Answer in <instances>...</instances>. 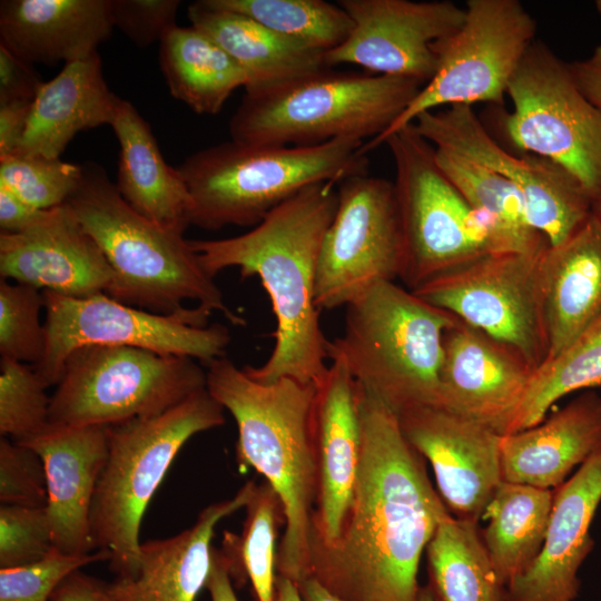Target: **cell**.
I'll use <instances>...</instances> for the list:
<instances>
[{
  "mask_svg": "<svg viewBox=\"0 0 601 601\" xmlns=\"http://www.w3.org/2000/svg\"><path fill=\"white\" fill-rule=\"evenodd\" d=\"M32 101L0 104V157L14 154L21 144Z\"/></svg>",
  "mask_w": 601,
  "mask_h": 601,
  "instance_id": "obj_46",
  "label": "cell"
},
{
  "mask_svg": "<svg viewBox=\"0 0 601 601\" xmlns=\"http://www.w3.org/2000/svg\"><path fill=\"white\" fill-rule=\"evenodd\" d=\"M110 126L119 144L115 185L120 196L149 220L185 233L190 225V195L178 168L164 159L149 124L120 98Z\"/></svg>",
  "mask_w": 601,
  "mask_h": 601,
  "instance_id": "obj_29",
  "label": "cell"
},
{
  "mask_svg": "<svg viewBox=\"0 0 601 601\" xmlns=\"http://www.w3.org/2000/svg\"><path fill=\"white\" fill-rule=\"evenodd\" d=\"M343 334L328 341L355 382L396 415L440 406L446 331L456 317L394 280L380 282L346 307Z\"/></svg>",
  "mask_w": 601,
  "mask_h": 601,
  "instance_id": "obj_5",
  "label": "cell"
},
{
  "mask_svg": "<svg viewBox=\"0 0 601 601\" xmlns=\"http://www.w3.org/2000/svg\"><path fill=\"white\" fill-rule=\"evenodd\" d=\"M274 601H304L297 584L284 577L277 574L275 582V599Z\"/></svg>",
  "mask_w": 601,
  "mask_h": 601,
  "instance_id": "obj_52",
  "label": "cell"
},
{
  "mask_svg": "<svg viewBox=\"0 0 601 601\" xmlns=\"http://www.w3.org/2000/svg\"><path fill=\"white\" fill-rule=\"evenodd\" d=\"M403 243L400 278L410 290L493 254L485 216L440 168L435 148L408 124L388 135Z\"/></svg>",
  "mask_w": 601,
  "mask_h": 601,
  "instance_id": "obj_9",
  "label": "cell"
},
{
  "mask_svg": "<svg viewBox=\"0 0 601 601\" xmlns=\"http://www.w3.org/2000/svg\"><path fill=\"white\" fill-rule=\"evenodd\" d=\"M46 348L32 366L49 386L61 378L68 356L82 346H131L186 356L208 365L225 356L230 343L223 324L194 326L176 316L121 303L107 294L69 297L42 292Z\"/></svg>",
  "mask_w": 601,
  "mask_h": 601,
  "instance_id": "obj_13",
  "label": "cell"
},
{
  "mask_svg": "<svg viewBox=\"0 0 601 601\" xmlns=\"http://www.w3.org/2000/svg\"><path fill=\"white\" fill-rule=\"evenodd\" d=\"M53 548L52 531L46 508L1 504V569L36 562Z\"/></svg>",
  "mask_w": 601,
  "mask_h": 601,
  "instance_id": "obj_42",
  "label": "cell"
},
{
  "mask_svg": "<svg viewBox=\"0 0 601 601\" xmlns=\"http://www.w3.org/2000/svg\"><path fill=\"white\" fill-rule=\"evenodd\" d=\"M512 110L496 114L506 140L570 173L592 203L601 196V108L575 83L569 63L535 40L506 90Z\"/></svg>",
  "mask_w": 601,
  "mask_h": 601,
  "instance_id": "obj_11",
  "label": "cell"
},
{
  "mask_svg": "<svg viewBox=\"0 0 601 601\" xmlns=\"http://www.w3.org/2000/svg\"><path fill=\"white\" fill-rule=\"evenodd\" d=\"M82 166L37 155L0 157V186L41 210L65 205L80 185Z\"/></svg>",
  "mask_w": 601,
  "mask_h": 601,
  "instance_id": "obj_38",
  "label": "cell"
},
{
  "mask_svg": "<svg viewBox=\"0 0 601 601\" xmlns=\"http://www.w3.org/2000/svg\"><path fill=\"white\" fill-rule=\"evenodd\" d=\"M418 601H433L432 594H431L427 585L421 587L420 594H418Z\"/></svg>",
  "mask_w": 601,
  "mask_h": 601,
  "instance_id": "obj_54",
  "label": "cell"
},
{
  "mask_svg": "<svg viewBox=\"0 0 601 601\" xmlns=\"http://www.w3.org/2000/svg\"><path fill=\"white\" fill-rule=\"evenodd\" d=\"M106 550L81 555L53 548L42 559L0 570V601H50L58 585L72 572L98 561H109Z\"/></svg>",
  "mask_w": 601,
  "mask_h": 601,
  "instance_id": "obj_41",
  "label": "cell"
},
{
  "mask_svg": "<svg viewBox=\"0 0 601 601\" xmlns=\"http://www.w3.org/2000/svg\"><path fill=\"white\" fill-rule=\"evenodd\" d=\"M1 504L46 508L48 501L45 464L31 447L9 437L0 439Z\"/></svg>",
  "mask_w": 601,
  "mask_h": 601,
  "instance_id": "obj_43",
  "label": "cell"
},
{
  "mask_svg": "<svg viewBox=\"0 0 601 601\" xmlns=\"http://www.w3.org/2000/svg\"><path fill=\"white\" fill-rule=\"evenodd\" d=\"M353 28L325 53L328 68L355 65L374 75L428 82L439 45L463 24L465 8L452 1L339 0Z\"/></svg>",
  "mask_w": 601,
  "mask_h": 601,
  "instance_id": "obj_17",
  "label": "cell"
},
{
  "mask_svg": "<svg viewBox=\"0 0 601 601\" xmlns=\"http://www.w3.org/2000/svg\"><path fill=\"white\" fill-rule=\"evenodd\" d=\"M600 384L601 319L534 371L509 434L542 422L550 407L563 396Z\"/></svg>",
  "mask_w": 601,
  "mask_h": 601,
  "instance_id": "obj_35",
  "label": "cell"
},
{
  "mask_svg": "<svg viewBox=\"0 0 601 601\" xmlns=\"http://www.w3.org/2000/svg\"><path fill=\"white\" fill-rule=\"evenodd\" d=\"M591 214L601 224V196L592 203Z\"/></svg>",
  "mask_w": 601,
  "mask_h": 601,
  "instance_id": "obj_53",
  "label": "cell"
},
{
  "mask_svg": "<svg viewBox=\"0 0 601 601\" xmlns=\"http://www.w3.org/2000/svg\"><path fill=\"white\" fill-rule=\"evenodd\" d=\"M435 158L442 171L472 208L487 214L521 235L543 237L531 226L524 198L510 180L450 151L435 148Z\"/></svg>",
  "mask_w": 601,
  "mask_h": 601,
  "instance_id": "obj_37",
  "label": "cell"
},
{
  "mask_svg": "<svg viewBox=\"0 0 601 601\" xmlns=\"http://www.w3.org/2000/svg\"><path fill=\"white\" fill-rule=\"evenodd\" d=\"M337 189L317 262L319 311L346 307L373 285L400 278L403 264L394 183L364 173L342 180Z\"/></svg>",
  "mask_w": 601,
  "mask_h": 601,
  "instance_id": "obj_15",
  "label": "cell"
},
{
  "mask_svg": "<svg viewBox=\"0 0 601 601\" xmlns=\"http://www.w3.org/2000/svg\"><path fill=\"white\" fill-rule=\"evenodd\" d=\"M534 371L514 348L457 318L444 336L440 406L506 435Z\"/></svg>",
  "mask_w": 601,
  "mask_h": 601,
  "instance_id": "obj_19",
  "label": "cell"
},
{
  "mask_svg": "<svg viewBox=\"0 0 601 601\" xmlns=\"http://www.w3.org/2000/svg\"><path fill=\"white\" fill-rule=\"evenodd\" d=\"M207 367V391L237 425L238 466L242 471L254 467L279 497L285 530L276 571L297 584L311 577L309 541L318 486L314 436L317 385L290 377L260 383L226 356Z\"/></svg>",
  "mask_w": 601,
  "mask_h": 601,
  "instance_id": "obj_3",
  "label": "cell"
},
{
  "mask_svg": "<svg viewBox=\"0 0 601 601\" xmlns=\"http://www.w3.org/2000/svg\"><path fill=\"white\" fill-rule=\"evenodd\" d=\"M541 268L550 361L601 319V224L592 214L564 243L546 246Z\"/></svg>",
  "mask_w": 601,
  "mask_h": 601,
  "instance_id": "obj_27",
  "label": "cell"
},
{
  "mask_svg": "<svg viewBox=\"0 0 601 601\" xmlns=\"http://www.w3.org/2000/svg\"><path fill=\"white\" fill-rule=\"evenodd\" d=\"M114 28L111 0L0 2V42L30 63L85 59Z\"/></svg>",
  "mask_w": 601,
  "mask_h": 601,
  "instance_id": "obj_25",
  "label": "cell"
},
{
  "mask_svg": "<svg viewBox=\"0 0 601 601\" xmlns=\"http://www.w3.org/2000/svg\"><path fill=\"white\" fill-rule=\"evenodd\" d=\"M479 522L449 515L426 546L433 601H506Z\"/></svg>",
  "mask_w": 601,
  "mask_h": 601,
  "instance_id": "obj_33",
  "label": "cell"
},
{
  "mask_svg": "<svg viewBox=\"0 0 601 601\" xmlns=\"http://www.w3.org/2000/svg\"><path fill=\"white\" fill-rule=\"evenodd\" d=\"M337 184L311 185L273 209L245 234L189 240L205 270L238 267L243 278L257 276L276 318L275 344L260 366H244L260 383L290 377L319 385L328 370V339L315 303V283L324 235L335 215Z\"/></svg>",
  "mask_w": 601,
  "mask_h": 601,
  "instance_id": "obj_2",
  "label": "cell"
},
{
  "mask_svg": "<svg viewBox=\"0 0 601 601\" xmlns=\"http://www.w3.org/2000/svg\"><path fill=\"white\" fill-rule=\"evenodd\" d=\"M461 28L439 47V66L396 121L364 144L367 155L423 112L477 102L501 106L530 46L536 22L518 0H467Z\"/></svg>",
  "mask_w": 601,
  "mask_h": 601,
  "instance_id": "obj_12",
  "label": "cell"
},
{
  "mask_svg": "<svg viewBox=\"0 0 601 601\" xmlns=\"http://www.w3.org/2000/svg\"><path fill=\"white\" fill-rule=\"evenodd\" d=\"M81 166L80 185L66 204L112 269L110 297L194 326H207L214 312L235 326L246 325L225 303L183 231L160 226L131 208L102 166Z\"/></svg>",
  "mask_w": 601,
  "mask_h": 601,
  "instance_id": "obj_4",
  "label": "cell"
},
{
  "mask_svg": "<svg viewBox=\"0 0 601 601\" xmlns=\"http://www.w3.org/2000/svg\"><path fill=\"white\" fill-rule=\"evenodd\" d=\"M412 446L432 465L453 516L479 522L502 480L497 432L441 406L396 415Z\"/></svg>",
  "mask_w": 601,
  "mask_h": 601,
  "instance_id": "obj_18",
  "label": "cell"
},
{
  "mask_svg": "<svg viewBox=\"0 0 601 601\" xmlns=\"http://www.w3.org/2000/svg\"><path fill=\"white\" fill-rule=\"evenodd\" d=\"M50 601H118L108 584L80 570L69 574L53 591Z\"/></svg>",
  "mask_w": 601,
  "mask_h": 601,
  "instance_id": "obj_47",
  "label": "cell"
},
{
  "mask_svg": "<svg viewBox=\"0 0 601 601\" xmlns=\"http://www.w3.org/2000/svg\"><path fill=\"white\" fill-rule=\"evenodd\" d=\"M2 279L69 297L109 294L112 269L67 204L18 234H0Z\"/></svg>",
  "mask_w": 601,
  "mask_h": 601,
  "instance_id": "obj_20",
  "label": "cell"
},
{
  "mask_svg": "<svg viewBox=\"0 0 601 601\" xmlns=\"http://www.w3.org/2000/svg\"><path fill=\"white\" fill-rule=\"evenodd\" d=\"M317 500L311 542L331 544L342 532L361 457L357 385L347 367L332 359L317 385L314 408Z\"/></svg>",
  "mask_w": 601,
  "mask_h": 601,
  "instance_id": "obj_22",
  "label": "cell"
},
{
  "mask_svg": "<svg viewBox=\"0 0 601 601\" xmlns=\"http://www.w3.org/2000/svg\"><path fill=\"white\" fill-rule=\"evenodd\" d=\"M424 85L417 80L324 68L275 87L247 90L229 121L231 140L314 146L376 138Z\"/></svg>",
  "mask_w": 601,
  "mask_h": 601,
  "instance_id": "obj_7",
  "label": "cell"
},
{
  "mask_svg": "<svg viewBox=\"0 0 601 601\" xmlns=\"http://www.w3.org/2000/svg\"><path fill=\"white\" fill-rule=\"evenodd\" d=\"M191 26L217 42L247 73V90L278 86L328 68L325 51L276 33L257 21L216 8L207 0L188 7Z\"/></svg>",
  "mask_w": 601,
  "mask_h": 601,
  "instance_id": "obj_30",
  "label": "cell"
},
{
  "mask_svg": "<svg viewBox=\"0 0 601 601\" xmlns=\"http://www.w3.org/2000/svg\"><path fill=\"white\" fill-rule=\"evenodd\" d=\"M246 519L240 535L224 533L223 553L230 578L252 584L256 601H274L276 577V535L284 522L282 503L273 487L256 484L245 506Z\"/></svg>",
  "mask_w": 601,
  "mask_h": 601,
  "instance_id": "obj_34",
  "label": "cell"
},
{
  "mask_svg": "<svg viewBox=\"0 0 601 601\" xmlns=\"http://www.w3.org/2000/svg\"><path fill=\"white\" fill-rule=\"evenodd\" d=\"M205 588L211 601H239L231 583L228 563L216 549H213V565Z\"/></svg>",
  "mask_w": 601,
  "mask_h": 601,
  "instance_id": "obj_50",
  "label": "cell"
},
{
  "mask_svg": "<svg viewBox=\"0 0 601 601\" xmlns=\"http://www.w3.org/2000/svg\"><path fill=\"white\" fill-rule=\"evenodd\" d=\"M363 140L314 146L250 145L235 140L204 148L177 168L191 199L190 225L218 230L256 226L273 209L322 181L367 173Z\"/></svg>",
  "mask_w": 601,
  "mask_h": 601,
  "instance_id": "obj_6",
  "label": "cell"
},
{
  "mask_svg": "<svg viewBox=\"0 0 601 601\" xmlns=\"http://www.w3.org/2000/svg\"><path fill=\"white\" fill-rule=\"evenodd\" d=\"M595 8H597L599 14L601 16V0L595 1Z\"/></svg>",
  "mask_w": 601,
  "mask_h": 601,
  "instance_id": "obj_55",
  "label": "cell"
},
{
  "mask_svg": "<svg viewBox=\"0 0 601 601\" xmlns=\"http://www.w3.org/2000/svg\"><path fill=\"white\" fill-rule=\"evenodd\" d=\"M48 385L26 363L1 357L0 434L21 443L49 424Z\"/></svg>",
  "mask_w": 601,
  "mask_h": 601,
  "instance_id": "obj_39",
  "label": "cell"
},
{
  "mask_svg": "<svg viewBox=\"0 0 601 601\" xmlns=\"http://www.w3.org/2000/svg\"><path fill=\"white\" fill-rule=\"evenodd\" d=\"M601 502V446L553 490L543 546L521 575L505 587L506 601H574L578 572L594 541L590 526Z\"/></svg>",
  "mask_w": 601,
  "mask_h": 601,
  "instance_id": "obj_21",
  "label": "cell"
},
{
  "mask_svg": "<svg viewBox=\"0 0 601 601\" xmlns=\"http://www.w3.org/2000/svg\"><path fill=\"white\" fill-rule=\"evenodd\" d=\"M412 124L435 148L472 160L514 184L524 198L531 226L549 246L564 243L590 218L592 200L570 173L536 155L509 152L471 106L426 111Z\"/></svg>",
  "mask_w": 601,
  "mask_h": 601,
  "instance_id": "obj_16",
  "label": "cell"
},
{
  "mask_svg": "<svg viewBox=\"0 0 601 601\" xmlns=\"http://www.w3.org/2000/svg\"><path fill=\"white\" fill-rule=\"evenodd\" d=\"M224 423V407L203 388L161 414L108 426V456L92 500L90 534L93 549L109 552L117 578L137 573L142 516L180 449Z\"/></svg>",
  "mask_w": 601,
  "mask_h": 601,
  "instance_id": "obj_8",
  "label": "cell"
},
{
  "mask_svg": "<svg viewBox=\"0 0 601 601\" xmlns=\"http://www.w3.org/2000/svg\"><path fill=\"white\" fill-rule=\"evenodd\" d=\"M198 361L131 346L88 345L65 362L49 423L110 426L166 412L206 388Z\"/></svg>",
  "mask_w": 601,
  "mask_h": 601,
  "instance_id": "obj_10",
  "label": "cell"
},
{
  "mask_svg": "<svg viewBox=\"0 0 601 601\" xmlns=\"http://www.w3.org/2000/svg\"><path fill=\"white\" fill-rule=\"evenodd\" d=\"M356 385L353 500L338 539L311 542V577L344 601H418L422 554L450 512L396 414Z\"/></svg>",
  "mask_w": 601,
  "mask_h": 601,
  "instance_id": "obj_1",
  "label": "cell"
},
{
  "mask_svg": "<svg viewBox=\"0 0 601 601\" xmlns=\"http://www.w3.org/2000/svg\"><path fill=\"white\" fill-rule=\"evenodd\" d=\"M179 0H111L115 28L136 46L148 47L160 41L176 24Z\"/></svg>",
  "mask_w": 601,
  "mask_h": 601,
  "instance_id": "obj_44",
  "label": "cell"
},
{
  "mask_svg": "<svg viewBox=\"0 0 601 601\" xmlns=\"http://www.w3.org/2000/svg\"><path fill=\"white\" fill-rule=\"evenodd\" d=\"M553 490L502 481L483 516L481 535L501 582L506 587L539 555L548 531Z\"/></svg>",
  "mask_w": 601,
  "mask_h": 601,
  "instance_id": "obj_32",
  "label": "cell"
},
{
  "mask_svg": "<svg viewBox=\"0 0 601 601\" xmlns=\"http://www.w3.org/2000/svg\"><path fill=\"white\" fill-rule=\"evenodd\" d=\"M216 8L246 16L267 29L322 51L348 37L353 22L337 3L324 0H207Z\"/></svg>",
  "mask_w": 601,
  "mask_h": 601,
  "instance_id": "obj_36",
  "label": "cell"
},
{
  "mask_svg": "<svg viewBox=\"0 0 601 601\" xmlns=\"http://www.w3.org/2000/svg\"><path fill=\"white\" fill-rule=\"evenodd\" d=\"M569 68L580 90L601 108V45L589 57L569 63Z\"/></svg>",
  "mask_w": 601,
  "mask_h": 601,
  "instance_id": "obj_49",
  "label": "cell"
},
{
  "mask_svg": "<svg viewBox=\"0 0 601 601\" xmlns=\"http://www.w3.org/2000/svg\"><path fill=\"white\" fill-rule=\"evenodd\" d=\"M42 83L32 63L0 42V104L32 101Z\"/></svg>",
  "mask_w": 601,
  "mask_h": 601,
  "instance_id": "obj_45",
  "label": "cell"
},
{
  "mask_svg": "<svg viewBox=\"0 0 601 601\" xmlns=\"http://www.w3.org/2000/svg\"><path fill=\"white\" fill-rule=\"evenodd\" d=\"M297 587L304 601H344L328 591L314 577H307L298 582Z\"/></svg>",
  "mask_w": 601,
  "mask_h": 601,
  "instance_id": "obj_51",
  "label": "cell"
},
{
  "mask_svg": "<svg viewBox=\"0 0 601 601\" xmlns=\"http://www.w3.org/2000/svg\"><path fill=\"white\" fill-rule=\"evenodd\" d=\"M545 248L485 254L413 292L511 346L538 370L549 353L541 268Z\"/></svg>",
  "mask_w": 601,
  "mask_h": 601,
  "instance_id": "obj_14",
  "label": "cell"
},
{
  "mask_svg": "<svg viewBox=\"0 0 601 601\" xmlns=\"http://www.w3.org/2000/svg\"><path fill=\"white\" fill-rule=\"evenodd\" d=\"M159 43V63L171 96L198 115L220 112L236 89L249 85L243 68L193 26L175 24Z\"/></svg>",
  "mask_w": 601,
  "mask_h": 601,
  "instance_id": "obj_31",
  "label": "cell"
},
{
  "mask_svg": "<svg viewBox=\"0 0 601 601\" xmlns=\"http://www.w3.org/2000/svg\"><path fill=\"white\" fill-rule=\"evenodd\" d=\"M119 100L105 80L98 52L66 63L32 100L16 152L60 158L78 132L110 126Z\"/></svg>",
  "mask_w": 601,
  "mask_h": 601,
  "instance_id": "obj_28",
  "label": "cell"
},
{
  "mask_svg": "<svg viewBox=\"0 0 601 601\" xmlns=\"http://www.w3.org/2000/svg\"><path fill=\"white\" fill-rule=\"evenodd\" d=\"M255 486L249 481L234 497L206 506L177 535L141 542L137 573L108 584L110 594L118 601H195L211 571L217 523L245 508Z\"/></svg>",
  "mask_w": 601,
  "mask_h": 601,
  "instance_id": "obj_24",
  "label": "cell"
},
{
  "mask_svg": "<svg viewBox=\"0 0 601 601\" xmlns=\"http://www.w3.org/2000/svg\"><path fill=\"white\" fill-rule=\"evenodd\" d=\"M46 210L32 207L8 188L0 186V229L2 234H18L28 229L41 219Z\"/></svg>",
  "mask_w": 601,
  "mask_h": 601,
  "instance_id": "obj_48",
  "label": "cell"
},
{
  "mask_svg": "<svg viewBox=\"0 0 601 601\" xmlns=\"http://www.w3.org/2000/svg\"><path fill=\"white\" fill-rule=\"evenodd\" d=\"M21 444L45 464L53 546L67 554L91 553L90 512L108 456V426L49 423Z\"/></svg>",
  "mask_w": 601,
  "mask_h": 601,
  "instance_id": "obj_23",
  "label": "cell"
},
{
  "mask_svg": "<svg viewBox=\"0 0 601 601\" xmlns=\"http://www.w3.org/2000/svg\"><path fill=\"white\" fill-rule=\"evenodd\" d=\"M45 308L42 292L11 280L0 282V354L33 366L46 348V327L40 322Z\"/></svg>",
  "mask_w": 601,
  "mask_h": 601,
  "instance_id": "obj_40",
  "label": "cell"
},
{
  "mask_svg": "<svg viewBox=\"0 0 601 601\" xmlns=\"http://www.w3.org/2000/svg\"><path fill=\"white\" fill-rule=\"evenodd\" d=\"M600 446L601 396L587 391L546 421L502 435V480L554 490Z\"/></svg>",
  "mask_w": 601,
  "mask_h": 601,
  "instance_id": "obj_26",
  "label": "cell"
}]
</instances>
